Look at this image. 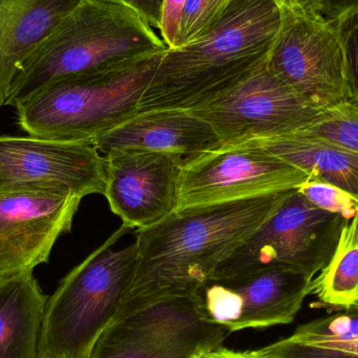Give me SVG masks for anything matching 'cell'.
<instances>
[{
  "mask_svg": "<svg viewBox=\"0 0 358 358\" xmlns=\"http://www.w3.org/2000/svg\"><path fill=\"white\" fill-rule=\"evenodd\" d=\"M290 191L174 210L138 229L136 271L115 321L155 303L192 298Z\"/></svg>",
  "mask_w": 358,
  "mask_h": 358,
  "instance_id": "obj_1",
  "label": "cell"
},
{
  "mask_svg": "<svg viewBox=\"0 0 358 358\" xmlns=\"http://www.w3.org/2000/svg\"><path fill=\"white\" fill-rule=\"evenodd\" d=\"M282 21L280 0H229L203 38L168 48L138 113L191 110L227 94L266 64Z\"/></svg>",
  "mask_w": 358,
  "mask_h": 358,
  "instance_id": "obj_2",
  "label": "cell"
},
{
  "mask_svg": "<svg viewBox=\"0 0 358 358\" xmlns=\"http://www.w3.org/2000/svg\"><path fill=\"white\" fill-rule=\"evenodd\" d=\"M168 48L134 10L81 0L25 59L6 105L16 108L61 80L113 69Z\"/></svg>",
  "mask_w": 358,
  "mask_h": 358,
  "instance_id": "obj_3",
  "label": "cell"
},
{
  "mask_svg": "<svg viewBox=\"0 0 358 358\" xmlns=\"http://www.w3.org/2000/svg\"><path fill=\"white\" fill-rule=\"evenodd\" d=\"M166 52L52 84L16 107L19 126L37 138L94 142L138 115Z\"/></svg>",
  "mask_w": 358,
  "mask_h": 358,
  "instance_id": "obj_4",
  "label": "cell"
},
{
  "mask_svg": "<svg viewBox=\"0 0 358 358\" xmlns=\"http://www.w3.org/2000/svg\"><path fill=\"white\" fill-rule=\"evenodd\" d=\"M132 229L122 224L61 281L46 304L42 358H88L117 319L131 285L136 244L115 250Z\"/></svg>",
  "mask_w": 358,
  "mask_h": 358,
  "instance_id": "obj_5",
  "label": "cell"
},
{
  "mask_svg": "<svg viewBox=\"0 0 358 358\" xmlns=\"http://www.w3.org/2000/svg\"><path fill=\"white\" fill-rule=\"evenodd\" d=\"M347 220L313 206L298 189L210 278L287 268L315 279L328 264Z\"/></svg>",
  "mask_w": 358,
  "mask_h": 358,
  "instance_id": "obj_6",
  "label": "cell"
},
{
  "mask_svg": "<svg viewBox=\"0 0 358 358\" xmlns=\"http://www.w3.org/2000/svg\"><path fill=\"white\" fill-rule=\"evenodd\" d=\"M282 8L283 21L267 69L315 110L346 101L344 50L334 21L317 10Z\"/></svg>",
  "mask_w": 358,
  "mask_h": 358,
  "instance_id": "obj_7",
  "label": "cell"
},
{
  "mask_svg": "<svg viewBox=\"0 0 358 358\" xmlns=\"http://www.w3.org/2000/svg\"><path fill=\"white\" fill-rule=\"evenodd\" d=\"M313 290L304 273L267 268L210 278L192 300L202 319L235 332L292 324Z\"/></svg>",
  "mask_w": 358,
  "mask_h": 358,
  "instance_id": "obj_8",
  "label": "cell"
},
{
  "mask_svg": "<svg viewBox=\"0 0 358 358\" xmlns=\"http://www.w3.org/2000/svg\"><path fill=\"white\" fill-rule=\"evenodd\" d=\"M307 178L255 143L225 146L180 169L176 210L289 191Z\"/></svg>",
  "mask_w": 358,
  "mask_h": 358,
  "instance_id": "obj_9",
  "label": "cell"
},
{
  "mask_svg": "<svg viewBox=\"0 0 358 358\" xmlns=\"http://www.w3.org/2000/svg\"><path fill=\"white\" fill-rule=\"evenodd\" d=\"M227 332L202 319L192 298L170 299L113 322L88 358H195L222 346Z\"/></svg>",
  "mask_w": 358,
  "mask_h": 358,
  "instance_id": "obj_10",
  "label": "cell"
},
{
  "mask_svg": "<svg viewBox=\"0 0 358 358\" xmlns=\"http://www.w3.org/2000/svg\"><path fill=\"white\" fill-rule=\"evenodd\" d=\"M187 111L210 124L223 147L294 134L322 113L307 106L266 64L227 94Z\"/></svg>",
  "mask_w": 358,
  "mask_h": 358,
  "instance_id": "obj_11",
  "label": "cell"
},
{
  "mask_svg": "<svg viewBox=\"0 0 358 358\" xmlns=\"http://www.w3.org/2000/svg\"><path fill=\"white\" fill-rule=\"evenodd\" d=\"M104 194L105 161L90 141L0 136V192Z\"/></svg>",
  "mask_w": 358,
  "mask_h": 358,
  "instance_id": "obj_12",
  "label": "cell"
},
{
  "mask_svg": "<svg viewBox=\"0 0 358 358\" xmlns=\"http://www.w3.org/2000/svg\"><path fill=\"white\" fill-rule=\"evenodd\" d=\"M83 198L50 189L0 192V284L33 273L69 233Z\"/></svg>",
  "mask_w": 358,
  "mask_h": 358,
  "instance_id": "obj_13",
  "label": "cell"
},
{
  "mask_svg": "<svg viewBox=\"0 0 358 358\" xmlns=\"http://www.w3.org/2000/svg\"><path fill=\"white\" fill-rule=\"evenodd\" d=\"M103 157V195L124 225L147 229L176 210L180 168L169 157L142 150H113Z\"/></svg>",
  "mask_w": 358,
  "mask_h": 358,
  "instance_id": "obj_14",
  "label": "cell"
},
{
  "mask_svg": "<svg viewBox=\"0 0 358 358\" xmlns=\"http://www.w3.org/2000/svg\"><path fill=\"white\" fill-rule=\"evenodd\" d=\"M92 143L102 155L113 150L162 153L180 169L223 147L210 124L185 110L138 113Z\"/></svg>",
  "mask_w": 358,
  "mask_h": 358,
  "instance_id": "obj_15",
  "label": "cell"
},
{
  "mask_svg": "<svg viewBox=\"0 0 358 358\" xmlns=\"http://www.w3.org/2000/svg\"><path fill=\"white\" fill-rule=\"evenodd\" d=\"M81 0H0V109L25 59Z\"/></svg>",
  "mask_w": 358,
  "mask_h": 358,
  "instance_id": "obj_16",
  "label": "cell"
},
{
  "mask_svg": "<svg viewBox=\"0 0 358 358\" xmlns=\"http://www.w3.org/2000/svg\"><path fill=\"white\" fill-rule=\"evenodd\" d=\"M48 300L33 273L0 284V358H42Z\"/></svg>",
  "mask_w": 358,
  "mask_h": 358,
  "instance_id": "obj_17",
  "label": "cell"
},
{
  "mask_svg": "<svg viewBox=\"0 0 358 358\" xmlns=\"http://www.w3.org/2000/svg\"><path fill=\"white\" fill-rule=\"evenodd\" d=\"M308 176L338 185L358 198V152L299 134L252 141Z\"/></svg>",
  "mask_w": 358,
  "mask_h": 358,
  "instance_id": "obj_18",
  "label": "cell"
},
{
  "mask_svg": "<svg viewBox=\"0 0 358 358\" xmlns=\"http://www.w3.org/2000/svg\"><path fill=\"white\" fill-rule=\"evenodd\" d=\"M311 307L342 311L358 306V213L343 227L328 264L313 279Z\"/></svg>",
  "mask_w": 358,
  "mask_h": 358,
  "instance_id": "obj_19",
  "label": "cell"
},
{
  "mask_svg": "<svg viewBox=\"0 0 358 358\" xmlns=\"http://www.w3.org/2000/svg\"><path fill=\"white\" fill-rule=\"evenodd\" d=\"M294 134L319 138L358 152V104L344 101L334 105Z\"/></svg>",
  "mask_w": 358,
  "mask_h": 358,
  "instance_id": "obj_20",
  "label": "cell"
},
{
  "mask_svg": "<svg viewBox=\"0 0 358 358\" xmlns=\"http://www.w3.org/2000/svg\"><path fill=\"white\" fill-rule=\"evenodd\" d=\"M257 353L262 358H358V338L308 340L292 334Z\"/></svg>",
  "mask_w": 358,
  "mask_h": 358,
  "instance_id": "obj_21",
  "label": "cell"
},
{
  "mask_svg": "<svg viewBox=\"0 0 358 358\" xmlns=\"http://www.w3.org/2000/svg\"><path fill=\"white\" fill-rule=\"evenodd\" d=\"M229 2V0H185L179 20L176 48L203 38L222 17Z\"/></svg>",
  "mask_w": 358,
  "mask_h": 358,
  "instance_id": "obj_22",
  "label": "cell"
},
{
  "mask_svg": "<svg viewBox=\"0 0 358 358\" xmlns=\"http://www.w3.org/2000/svg\"><path fill=\"white\" fill-rule=\"evenodd\" d=\"M298 191L313 206L342 215L347 220H352L358 213V198L327 181L308 176Z\"/></svg>",
  "mask_w": 358,
  "mask_h": 358,
  "instance_id": "obj_23",
  "label": "cell"
},
{
  "mask_svg": "<svg viewBox=\"0 0 358 358\" xmlns=\"http://www.w3.org/2000/svg\"><path fill=\"white\" fill-rule=\"evenodd\" d=\"M294 336L308 340H351L358 338V306L322 317L296 328Z\"/></svg>",
  "mask_w": 358,
  "mask_h": 358,
  "instance_id": "obj_24",
  "label": "cell"
},
{
  "mask_svg": "<svg viewBox=\"0 0 358 358\" xmlns=\"http://www.w3.org/2000/svg\"><path fill=\"white\" fill-rule=\"evenodd\" d=\"M346 66L347 100L358 104V8L334 20Z\"/></svg>",
  "mask_w": 358,
  "mask_h": 358,
  "instance_id": "obj_25",
  "label": "cell"
},
{
  "mask_svg": "<svg viewBox=\"0 0 358 358\" xmlns=\"http://www.w3.org/2000/svg\"><path fill=\"white\" fill-rule=\"evenodd\" d=\"M99 1L125 6L134 10L147 24L161 31L166 0H99Z\"/></svg>",
  "mask_w": 358,
  "mask_h": 358,
  "instance_id": "obj_26",
  "label": "cell"
},
{
  "mask_svg": "<svg viewBox=\"0 0 358 358\" xmlns=\"http://www.w3.org/2000/svg\"><path fill=\"white\" fill-rule=\"evenodd\" d=\"M185 1V0H166L161 34L162 39L169 48H176L178 43L179 20Z\"/></svg>",
  "mask_w": 358,
  "mask_h": 358,
  "instance_id": "obj_27",
  "label": "cell"
},
{
  "mask_svg": "<svg viewBox=\"0 0 358 358\" xmlns=\"http://www.w3.org/2000/svg\"><path fill=\"white\" fill-rule=\"evenodd\" d=\"M358 8V0H319L317 12L330 21Z\"/></svg>",
  "mask_w": 358,
  "mask_h": 358,
  "instance_id": "obj_28",
  "label": "cell"
},
{
  "mask_svg": "<svg viewBox=\"0 0 358 358\" xmlns=\"http://www.w3.org/2000/svg\"><path fill=\"white\" fill-rule=\"evenodd\" d=\"M195 358H262L257 351L229 350L224 347H218L212 350L204 351Z\"/></svg>",
  "mask_w": 358,
  "mask_h": 358,
  "instance_id": "obj_29",
  "label": "cell"
},
{
  "mask_svg": "<svg viewBox=\"0 0 358 358\" xmlns=\"http://www.w3.org/2000/svg\"><path fill=\"white\" fill-rule=\"evenodd\" d=\"M283 6L288 8H300L304 10H317L319 0H280Z\"/></svg>",
  "mask_w": 358,
  "mask_h": 358,
  "instance_id": "obj_30",
  "label": "cell"
}]
</instances>
